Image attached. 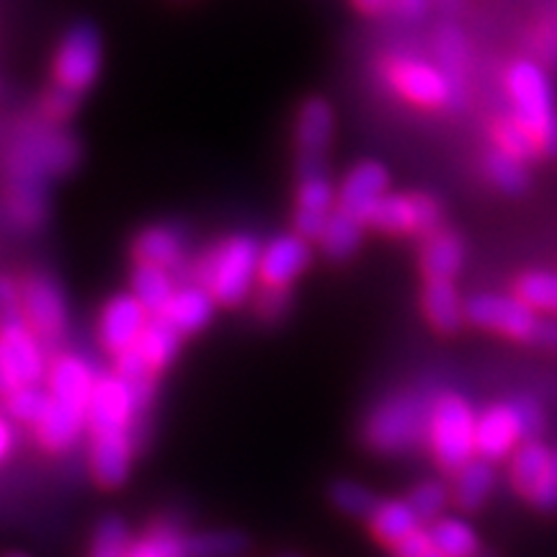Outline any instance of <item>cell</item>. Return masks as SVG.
<instances>
[{
    "label": "cell",
    "instance_id": "cell-36",
    "mask_svg": "<svg viewBox=\"0 0 557 557\" xmlns=\"http://www.w3.org/2000/svg\"><path fill=\"white\" fill-rule=\"evenodd\" d=\"M248 542L240 532L184 534V557H238Z\"/></svg>",
    "mask_w": 557,
    "mask_h": 557
},
{
    "label": "cell",
    "instance_id": "cell-37",
    "mask_svg": "<svg viewBox=\"0 0 557 557\" xmlns=\"http://www.w3.org/2000/svg\"><path fill=\"white\" fill-rule=\"evenodd\" d=\"M50 403H52L50 389L41 387V385L18 387V389H13L9 398H3L5 413H9L13 421L29 423V426H34V429H37L41 423V418L47 416Z\"/></svg>",
    "mask_w": 557,
    "mask_h": 557
},
{
    "label": "cell",
    "instance_id": "cell-58",
    "mask_svg": "<svg viewBox=\"0 0 557 557\" xmlns=\"http://www.w3.org/2000/svg\"><path fill=\"white\" fill-rule=\"evenodd\" d=\"M434 557H436V555H434Z\"/></svg>",
    "mask_w": 557,
    "mask_h": 557
},
{
    "label": "cell",
    "instance_id": "cell-1",
    "mask_svg": "<svg viewBox=\"0 0 557 557\" xmlns=\"http://www.w3.org/2000/svg\"><path fill=\"white\" fill-rule=\"evenodd\" d=\"M263 243L250 233H233L212 243L191 263V278L212 292L220 308L238 310L259 289V261Z\"/></svg>",
    "mask_w": 557,
    "mask_h": 557
},
{
    "label": "cell",
    "instance_id": "cell-15",
    "mask_svg": "<svg viewBox=\"0 0 557 557\" xmlns=\"http://www.w3.org/2000/svg\"><path fill=\"white\" fill-rule=\"evenodd\" d=\"M338 209V184H333L329 171L297 173L295 209H292V230L310 243H318Z\"/></svg>",
    "mask_w": 557,
    "mask_h": 557
},
{
    "label": "cell",
    "instance_id": "cell-50",
    "mask_svg": "<svg viewBox=\"0 0 557 557\" xmlns=\"http://www.w3.org/2000/svg\"><path fill=\"white\" fill-rule=\"evenodd\" d=\"M431 0H393V11L400 21H408V24H416L429 13Z\"/></svg>",
    "mask_w": 557,
    "mask_h": 557
},
{
    "label": "cell",
    "instance_id": "cell-57",
    "mask_svg": "<svg viewBox=\"0 0 557 557\" xmlns=\"http://www.w3.org/2000/svg\"><path fill=\"white\" fill-rule=\"evenodd\" d=\"M483 557H491V555H483Z\"/></svg>",
    "mask_w": 557,
    "mask_h": 557
},
{
    "label": "cell",
    "instance_id": "cell-33",
    "mask_svg": "<svg viewBox=\"0 0 557 557\" xmlns=\"http://www.w3.org/2000/svg\"><path fill=\"white\" fill-rule=\"evenodd\" d=\"M47 186L9 181L5 184V212L18 227L34 230L47 218Z\"/></svg>",
    "mask_w": 557,
    "mask_h": 557
},
{
    "label": "cell",
    "instance_id": "cell-27",
    "mask_svg": "<svg viewBox=\"0 0 557 557\" xmlns=\"http://www.w3.org/2000/svg\"><path fill=\"white\" fill-rule=\"evenodd\" d=\"M367 230H369L367 222H361L354 218V214L336 209V214H333L318 240L320 253H323L329 261H336V263L348 261L351 256L359 253Z\"/></svg>",
    "mask_w": 557,
    "mask_h": 557
},
{
    "label": "cell",
    "instance_id": "cell-17",
    "mask_svg": "<svg viewBox=\"0 0 557 557\" xmlns=\"http://www.w3.org/2000/svg\"><path fill=\"white\" fill-rule=\"evenodd\" d=\"M389 191H393V176L382 160H357L338 181V209L367 222Z\"/></svg>",
    "mask_w": 557,
    "mask_h": 557
},
{
    "label": "cell",
    "instance_id": "cell-56",
    "mask_svg": "<svg viewBox=\"0 0 557 557\" xmlns=\"http://www.w3.org/2000/svg\"><path fill=\"white\" fill-rule=\"evenodd\" d=\"M282 557H297V555H282Z\"/></svg>",
    "mask_w": 557,
    "mask_h": 557
},
{
    "label": "cell",
    "instance_id": "cell-4",
    "mask_svg": "<svg viewBox=\"0 0 557 557\" xmlns=\"http://www.w3.org/2000/svg\"><path fill=\"white\" fill-rule=\"evenodd\" d=\"M431 398L434 395L403 389L372 408L364 423V442L377 455H406L426 444Z\"/></svg>",
    "mask_w": 557,
    "mask_h": 557
},
{
    "label": "cell",
    "instance_id": "cell-40",
    "mask_svg": "<svg viewBox=\"0 0 557 557\" xmlns=\"http://www.w3.org/2000/svg\"><path fill=\"white\" fill-rule=\"evenodd\" d=\"M331 500L338 511L348 513V517H364L369 519L382 500L374 496L369 487H364L361 483H354V480H338L331 487Z\"/></svg>",
    "mask_w": 557,
    "mask_h": 557
},
{
    "label": "cell",
    "instance_id": "cell-51",
    "mask_svg": "<svg viewBox=\"0 0 557 557\" xmlns=\"http://www.w3.org/2000/svg\"><path fill=\"white\" fill-rule=\"evenodd\" d=\"M348 3L364 18H380L393 9V0H348Z\"/></svg>",
    "mask_w": 557,
    "mask_h": 557
},
{
    "label": "cell",
    "instance_id": "cell-34",
    "mask_svg": "<svg viewBox=\"0 0 557 557\" xmlns=\"http://www.w3.org/2000/svg\"><path fill=\"white\" fill-rule=\"evenodd\" d=\"M483 171H485L487 181H491L498 191L508 194V197H517V194L527 191V186H529L527 163L511 158L504 150H498V148L487 150L483 158Z\"/></svg>",
    "mask_w": 557,
    "mask_h": 557
},
{
    "label": "cell",
    "instance_id": "cell-45",
    "mask_svg": "<svg viewBox=\"0 0 557 557\" xmlns=\"http://www.w3.org/2000/svg\"><path fill=\"white\" fill-rule=\"evenodd\" d=\"M292 292L289 289H269L259 287L253 295V312L263 323H278L289 312Z\"/></svg>",
    "mask_w": 557,
    "mask_h": 557
},
{
    "label": "cell",
    "instance_id": "cell-12",
    "mask_svg": "<svg viewBox=\"0 0 557 557\" xmlns=\"http://www.w3.org/2000/svg\"><path fill=\"white\" fill-rule=\"evenodd\" d=\"M21 302L26 325L37 333L47 348H58L70 325L65 292L50 274L32 271L21 278Z\"/></svg>",
    "mask_w": 557,
    "mask_h": 557
},
{
    "label": "cell",
    "instance_id": "cell-35",
    "mask_svg": "<svg viewBox=\"0 0 557 557\" xmlns=\"http://www.w3.org/2000/svg\"><path fill=\"white\" fill-rule=\"evenodd\" d=\"M513 295L524 299L532 310H537L540 315H557V271L534 269L527 271L517 278L513 284Z\"/></svg>",
    "mask_w": 557,
    "mask_h": 557
},
{
    "label": "cell",
    "instance_id": "cell-42",
    "mask_svg": "<svg viewBox=\"0 0 557 557\" xmlns=\"http://www.w3.org/2000/svg\"><path fill=\"white\" fill-rule=\"evenodd\" d=\"M129 557H184V534L169 524H156L135 540Z\"/></svg>",
    "mask_w": 557,
    "mask_h": 557
},
{
    "label": "cell",
    "instance_id": "cell-23",
    "mask_svg": "<svg viewBox=\"0 0 557 557\" xmlns=\"http://www.w3.org/2000/svg\"><path fill=\"white\" fill-rule=\"evenodd\" d=\"M468 246L455 230H436L434 235L423 238L418 250V269L423 282H457L459 271L465 269Z\"/></svg>",
    "mask_w": 557,
    "mask_h": 557
},
{
    "label": "cell",
    "instance_id": "cell-38",
    "mask_svg": "<svg viewBox=\"0 0 557 557\" xmlns=\"http://www.w3.org/2000/svg\"><path fill=\"white\" fill-rule=\"evenodd\" d=\"M493 143H496L498 150L508 152V156L521 160V163H529V160L542 156L540 139L524 124L513 120V116H504V120L496 122V127H493Z\"/></svg>",
    "mask_w": 557,
    "mask_h": 557
},
{
    "label": "cell",
    "instance_id": "cell-26",
    "mask_svg": "<svg viewBox=\"0 0 557 557\" xmlns=\"http://www.w3.org/2000/svg\"><path fill=\"white\" fill-rule=\"evenodd\" d=\"M178 284L181 282L173 271L150 267V263H132L127 292H132V297H135L150 315H163L171 297L176 295Z\"/></svg>",
    "mask_w": 557,
    "mask_h": 557
},
{
    "label": "cell",
    "instance_id": "cell-29",
    "mask_svg": "<svg viewBox=\"0 0 557 557\" xmlns=\"http://www.w3.org/2000/svg\"><path fill=\"white\" fill-rule=\"evenodd\" d=\"M423 521L418 519V513L413 511V506L408 500H382L377 506V511L369 517V529L377 537L382 545H387L393 549L398 542H403L410 534H416Z\"/></svg>",
    "mask_w": 557,
    "mask_h": 557
},
{
    "label": "cell",
    "instance_id": "cell-24",
    "mask_svg": "<svg viewBox=\"0 0 557 557\" xmlns=\"http://www.w3.org/2000/svg\"><path fill=\"white\" fill-rule=\"evenodd\" d=\"M421 315L438 336H455L462 323H468L465 299L459 295L457 282H423Z\"/></svg>",
    "mask_w": 557,
    "mask_h": 557
},
{
    "label": "cell",
    "instance_id": "cell-3",
    "mask_svg": "<svg viewBox=\"0 0 557 557\" xmlns=\"http://www.w3.org/2000/svg\"><path fill=\"white\" fill-rule=\"evenodd\" d=\"M377 75L389 94L408 107L421 111H438L451 107L457 99V83L438 65L413 52H385L377 62Z\"/></svg>",
    "mask_w": 557,
    "mask_h": 557
},
{
    "label": "cell",
    "instance_id": "cell-2",
    "mask_svg": "<svg viewBox=\"0 0 557 557\" xmlns=\"http://www.w3.org/2000/svg\"><path fill=\"white\" fill-rule=\"evenodd\" d=\"M78 139L62 127L45 122L21 132L5 156V171H9V181L47 186L52 178L67 176L78 165Z\"/></svg>",
    "mask_w": 557,
    "mask_h": 557
},
{
    "label": "cell",
    "instance_id": "cell-41",
    "mask_svg": "<svg viewBox=\"0 0 557 557\" xmlns=\"http://www.w3.org/2000/svg\"><path fill=\"white\" fill-rule=\"evenodd\" d=\"M468 41H465L462 32L455 29V26H442L436 32V62L455 78L459 86L462 81V73L468 70Z\"/></svg>",
    "mask_w": 557,
    "mask_h": 557
},
{
    "label": "cell",
    "instance_id": "cell-43",
    "mask_svg": "<svg viewBox=\"0 0 557 557\" xmlns=\"http://www.w3.org/2000/svg\"><path fill=\"white\" fill-rule=\"evenodd\" d=\"M449 498H451V493L442 483H438V480H426V483L416 485L413 491H410L408 504L413 506L418 519L431 521V524H434L436 519H442Z\"/></svg>",
    "mask_w": 557,
    "mask_h": 557
},
{
    "label": "cell",
    "instance_id": "cell-28",
    "mask_svg": "<svg viewBox=\"0 0 557 557\" xmlns=\"http://www.w3.org/2000/svg\"><path fill=\"white\" fill-rule=\"evenodd\" d=\"M184 336L173 329V325L163 315H152L148 329L143 333L137 351L143 354V359L148 361L152 372L160 374L165 369L173 367V361L178 359L181 348H184Z\"/></svg>",
    "mask_w": 557,
    "mask_h": 557
},
{
    "label": "cell",
    "instance_id": "cell-39",
    "mask_svg": "<svg viewBox=\"0 0 557 557\" xmlns=\"http://www.w3.org/2000/svg\"><path fill=\"white\" fill-rule=\"evenodd\" d=\"M132 545L135 540H132L127 521L120 517H103L90 540L88 557H129Z\"/></svg>",
    "mask_w": 557,
    "mask_h": 557
},
{
    "label": "cell",
    "instance_id": "cell-55",
    "mask_svg": "<svg viewBox=\"0 0 557 557\" xmlns=\"http://www.w3.org/2000/svg\"><path fill=\"white\" fill-rule=\"evenodd\" d=\"M5 557H29V555H26V553H9Z\"/></svg>",
    "mask_w": 557,
    "mask_h": 557
},
{
    "label": "cell",
    "instance_id": "cell-52",
    "mask_svg": "<svg viewBox=\"0 0 557 557\" xmlns=\"http://www.w3.org/2000/svg\"><path fill=\"white\" fill-rule=\"evenodd\" d=\"M13 442H16V436H13V426L9 423V418L0 416V462L11 455Z\"/></svg>",
    "mask_w": 557,
    "mask_h": 557
},
{
    "label": "cell",
    "instance_id": "cell-20",
    "mask_svg": "<svg viewBox=\"0 0 557 557\" xmlns=\"http://www.w3.org/2000/svg\"><path fill=\"white\" fill-rule=\"evenodd\" d=\"M189 259V246H186L184 230L169 222H156V225L143 227L132 240V261L150 263L176 274L178 269L186 267Z\"/></svg>",
    "mask_w": 557,
    "mask_h": 557
},
{
    "label": "cell",
    "instance_id": "cell-19",
    "mask_svg": "<svg viewBox=\"0 0 557 557\" xmlns=\"http://www.w3.org/2000/svg\"><path fill=\"white\" fill-rule=\"evenodd\" d=\"M99 377L101 372L88 357L78 351H60L52 357L47 389H50L52 400L88 410L90 395H94Z\"/></svg>",
    "mask_w": 557,
    "mask_h": 557
},
{
    "label": "cell",
    "instance_id": "cell-9",
    "mask_svg": "<svg viewBox=\"0 0 557 557\" xmlns=\"http://www.w3.org/2000/svg\"><path fill=\"white\" fill-rule=\"evenodd\" d=\"M444 207L429 191H389L367 227L387 238H429L442 230Z\"/></svg>",
    "mask_w": 557,
    "mask_h": 557
},
{
    "label": "cell",
    "instance_id": "cell-44",
    "mask_svg": "<svg viewBox=\"0 0 557 557\" xmlns=\"http://www.w3.org/2000/svg\"><path fill=\"white\" fill-rule=\"evenodd\" d=\"M78 107H81V96L70 94L65 88L52 86L45 96H41V120L47 124H54V127H60V124H65L70 116L78 111Z\"/></svg>",
    "mask_w": 557,
    "mask_h": 557
},
{
    "label": "cell",
    "instance_id": "cell-7",
    "mask_svg": "<svg viewBox=\"0 0 557 557\" xmlns=\"http://www.w3.org/2000/svg\"><path fill=\"white\" fill-rule=\"evenodd\" d=\"M545 416L537 400L517 398L508 403H493L478 413V457L485 462H500L513 457L529 438H540Z\"/></svg>",
    "mask_w": 557,
    "mask_h": 557
},
{
    "label": "cell",
    "instance_id": "cell-10",
    "mask_svg": "<svg viewBox=\"0 0 557 557\" xmlns=\"http://www.w3.org/2000/svg\"><path fill=\"white\" fill-rule=\"evenodd\" d=\"M465 318L475 329L521 341V344H540L542 325H545V318L529 308L524 299L500 295V292H478L465 299Z\"/></svg>",
    "mask_w": 557,
    "mask_h": 557
},
{
    "label": "cell",
    "instance_id": "cell-54",
    "mask_svg": "<svg viewBox=\"0 0 557 557\" xmlns=\"http://www.w3.org/2000/svg\"><path fill=\"white\" fill-rule=\"evenodd\" d=\"M540 344L547 348H555L557 351V320H545V325H542V333H540Z\"/></svg>",
    "mask_w": 557,
    "mask_h": 557
},
{
    "label": "cell",
    "instance_id": "cell-13",
    "mask_svg": "<svg viewBox=\"0 0 557 557\" xmlns=\"http://www.w3.org/2000/svg\"><path fill=\"white\" fill-rule=\"evenodd\" d=\"M336 137V109L325 96H308L299 103L292 127L297 173L325 169V158Z\"/></svg>",
    "mask_w": 557,
    "mask_h": 557
},
{
    "label": "cell",
    "instance_id": "cell-18",
    "mask_svg": "<svg viewBox=\"0 0 557 557\" xmlns=\"http://www.w3.org/2000/svg\"><path fill=\"white\" fill-rule=\"evenodd\" d=\"M0 351H3L5 364H9L18 387L47 382L52 364L50 354H47L50 348L41 344V338L26 325V320L0 329Z\"/></svg>",
    "mask_w": 557,
    "mask_h": 557
},
{
    "label": "cell",
    "instance_id": "cell-25",
    "mask_svg": "<svg viewBox=\"0 0 557 557\" xmlns=\"http://www.w3.org/2000/svg\"><path fill=\"white\" fill-rule=\"evenodd\" d=\"M83 434H88V410L65 406L58 400L50 403V410L37 426V442L52 455L73 449Z\"/></svg>",
    "mask_w": 557,
    "mask_h": 557
},
{
    "label": "cell",
    "instance_id": "cell-16",
    "mask_svg": "<svg viewBox=\"0 0 557 557\" xmlns=\"http://www.w3.org/2000/svg\"><path fill=\"white\" fill-rule=\"evenodd\" d=\"M312 259H315V248L295 230L271 235L261 246L259 287L292 292L299 278L308 274Z\"/></svg>",
    "mask_w": 557,
    "mask_h": 557
},
{
    "label": "cell",
    "instance_id": "cell-53",
    "mask_svg": "<svg viewBox=\"0 0 557 557\" xmlns=\"http://www.w3.org/2000/svg\"><path fill=\"white\" fill-rule=\"evenodd\" d=\"M13 389H18L16 380H13L9 364H5L3 351H0V398H9Z\"/></svg>",
    "mask_w": 557,
    "mask_h": 557
},
{
    "label": "cell",
    "instance_id": "cell-11",
    "mask_svg": "<svg viewBox=\"0 0 557 557\" xmlns=\"http://www.w3.org/2000/svg\"><path fill=\"white\" fill-rule=\"evenodd\" d=\"M148 413L135 387L116 372H101L88 403V436L135 434L139 444V421Z\"/></svg>",
    "mask_w": 557,
    "mask_h": 557
},
{
    "label": "cell",
    "instance_id": "cell-48",
    "mask_svg": "<svg viewBox=\"0 0 557 557\" xmlns=\"http://www.w3.org/2000/svg\"><path fill=\"white\" fill-rule=\"evenodd\" d=\"M534 506L542 508V511H555L557 508V447L553 449V459H549V468L542 478V483L534 491V496L529 498Z\"/></svg>",
    "mask_w": 557,
    "mask_h": 557
},
{
    "label": "cell",
    "instance_id": "cell-49",
    "mask_svg": "<svg viewBox=\"0 0 557 557\" xmlns=\"http://www.w3.org/2000/svg\"><path fill=\"white\" fill-rule=\"evenodd\" d=\"M395 557H434V547H431L429 529H418L416 534H410L398 545L393 547Z\"/></svg>",
    "mask_w": 557,
    "mask_h": 557
},
{
    "label": "cell",
    "instance_id": "cell-22",
    "mask_svg": "<svg viewBox=\"0 0 557 557\" xmlns=\"http://www.w3.org/2000/svg\"><path fill=\"white\" fill-rule=\"evenodd\" d=\"M135 434H109L90 438V472L101 487H122L129 478L132 457L137 451Z\"/></svg>",
    "mask_w": 557,
    "mask_h": 557
},
{
    "label": "cell",
    "instance_id": "cell-8",
    "mask_svg": "<svg viewBox=\"0 0 557 557\" xmlns=\"http://www.w3.org/2000/svg\"><path fill=\"white\" fill-rule=\"evenodd\" d=\"M103 70V41L90 21H78L62 34L52 58V81L75 96H86Z\"/></svg>",
    "mask_w": 557,
    "mask_h": 557
},
{
    "label": "cell",
    "instance_id": "cell-14",
    "mask_svg": "<svg viewBox=\"0 0 557 557\" xmlns=\"http://www.w3.org/2000/svg\"><path fill=\"white\" fill-rule=\"evenodd\" d=\"M150 318V312L132 297V292H116L96 315V344L107 357L120 359L122 354L139 346Z\"/></svg>",
    "mask_w": 557,
    "mask_h": 557
},
{
    "label": "cell",
    "instance_id": "cell-5",
    "mask_svg": "<svg viewBox=\"0 0 557 557\" xmlns=\"http://www.w3.org/2000/svg\"><path fill=\"white\" fill-rule=\"evenodd\" d=\"M478 413L465 395L455 389H444L431 398L429 434L426 447L438 468L447 472H457L478 457Z\"/></svg>",
    "mask_w": 557,
    "mask_h": 557
},
{
    "label": "cell",
    "instance_id": "cell-21",
    "mask_svg": "<svg viewBox=\"0 0 557 557\" xmlns=\"http://www.w3.org/2000/svg\"><path fill=\"white\" fill-rule=\"evenodd\" d=\"M218 310V299L212 297V292L207 287H201L197 282H181L176 295L171 297L169 308L163 310V318L169 320L181 336L191 338L212 325Z\"/></svg>",
    "mask_w": 557,
    "mask_h": 557
},
{
    "label": "cell",
    "instance_id": "cell-6",
    "mask_svg": "<svg viewBox=\"0 0 557 557\" xmlns=\"http://www.w3.org/2000/svg\"><path fill=\"white\" fill-rule=\"evenodd\" d=\"M504 83L513 107V120L540 139L542 156H557L555 94L545 67L532 60H517L506 70Z\"/></svg>",
    "mask_w": 557,
    "mask_h": 557
},
{
    "label": "cell",
    "instance_id": "cell-30",
    "mask_svg": "<svg viewBox=\"0 0 557 557\" xmlns=\"http://www.w3.org/2000/svg\"><path fill=\"white\" fill-rule=\"evenodd\" d=\"M436 557H480L478 532L465 519L442 517L429 527Z\"/></svg>",
    "mask_w": 557,
    "mask_h": 557
},
{
    "label": "cell",
    "instance_id": "cell-32",
    "mask_svg": "<svg viewBox=\"0 0 557 557\" xmlns=\"http://www.w3.org/2000/svg\"><path fill=\"white\" fill-rule=\"evenodd\" d=\"M553 459V449L540 438H529L511 457V483L527 500L534 496Z\"/></svg>",
    "mask_w": 557,
    "mask_h": 557
},
{
    "label": "cell",
    "instance_id": "cell-31",
    "mask_svg": "<svg viewBox=\"0 0 557 557\" xmlns=\"http://www.w3.org/2000/svg\"><path fill=\"white\" fill-rule=\"evenodd\" d=\"M493 487H496V470H493L491 462L475 457L455 475L451 498L462 511H478L491 498Z\"/></svg>",
    "mask_w": 557,
    "mask_h": 557
},
{
    "label": "cell",
    "instance_id": "cell-47",
    "mask_svg": "<svg viewBox=\"0 0 557 557\" xmlns=\"http://www.w3.org/2000/svg\"><path fill=\"white\" fill-rule=\"evenodd\" d=\"M111 372H116L120 377H124L127 382H148V380L158 377V374L148 367V361L143 359V354H139L137 348H132V351L122 354L120 359H114V367H111Z\"/></svg>",
    "mask_w": 557,
    "mask_h": 557
},
{
    "label": "cell",
    "instance_id": "cell-46",
    "mask_svg": "<svg viewBox=\"0 0 557 557\" xmlns=\"http://www.w3.org/2000/svg\"><path fill=\"white\" fill-rule=\"evenodd\" d=\"M24 323V302H21V282L0 271V329Z\"/></svg>",
    "mask_w": 557,
    "mask_h": 557
}]
</instances>
